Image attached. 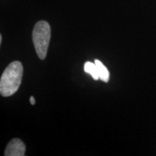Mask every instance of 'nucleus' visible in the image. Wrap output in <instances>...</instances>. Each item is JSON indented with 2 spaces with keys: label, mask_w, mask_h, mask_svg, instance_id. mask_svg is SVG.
Wrapping results in <instances>:
<instances>
[{
  "label": "nucleus",
  "mask_w": 156,
  "mask_h": 156,
  "mask_svg": "<svg viewBox=\"0 0 156 156\" xmlns=\"http://www.w3.org/2000/svg\"><path fill=\"white\" fill-rule=\"evenodd\" d=\"M33 41L39 58L44 60L47 55L51 38V28L47 22L39 21L35 25L33 31Z\"/></svg>",
  "instance_id": "f03ea898"
},
{
  "label": "nucleus",
  "mask_w": 156,
  "mask_h": 156,
  "mask_svg": "<svg viewBox=\"0 0 156 156\" xmlns=\"http://www.w3.org/2000/svg\"><path fill=\"white\" fill-rule=\"evenodd\" d=\"M84 71L92 76L93 80H98L100 79L99 78L98 70V67L95 62L94 63L90 62H85V64H84Z\"/></svg>",
  "instance_id": "39448f33"
},
{
  "label": "nucleus",
  "mask_w": 156,
  "mask_h": 156,
  "mask_svg": "<svg viewBox=\"0 0 156 156\" xmlns=\"http://www.w3.org/2000/svg\"><path fill=\"white\" fill-rule=\"evenodd\" d=\"M23 74L21 62L14 61L7 66L0 80V93L2 96L9 97L17 92L20 86Z\"/></svg>",
  "instance_id": "f257e3e1"
},
{
  "label": "nucleus",
  "mask_w": 156,
  "mask_h": 156,
  "mask_svg": "<svg viewBox=\"0 0 156 156\" xmlns=\"http://www.w3.org/2000/svg\"><path fill=\"white\" fill-rule=\"evenodd\" d=\"M25 153V146L20 139H13L7 145L5 156H23Z\"/></svg>",
  "instance_id": "7ed1b4c3"
},
{
  "label": "nucleus",
  "mask_w": 156,
  "mask_h": 156,
  "mask_svg": "<svg viewBox=\"0 0 156 156\" xmlns=\"http://www.w3.org/2000/svg\"><path fill=\"white\" fill-rule=\"evenodd\" d=\"M2 35H0V44H2Z\"/></svg>",
  "instance_id": "0eeeda50"
},
{
  "label": "nucleus",
  "mask_w": 156,
  "mask_h": 156,
  "mask_svg": "<svg viewBox=\"0 0 156 156\" xmlns=\"http://www.w3.org/2000/svg\"><path fill=\"white\" fill-rule=\"evenodd\" d=\"M30 103L31 105H35V103H36V100H35L34 96H31L30 98Z\"/></svg>",
  "instance_id": "423d86ee"
},
{
  "label": "nucleus",
  "mask_w": 156,
  "mask_h": 156,
  "mask_svg": "<svg viewBox=\"0 0 156 156\" xmlns=\"http://www.w3.org/2000/svg\"><path fill=\"white\" fill-rule=\"evenodd\" d=\"M95 64H96L98 70L99 78H100V80L105 82V83H108L109 80V75H110L108 69H107L106 66L100 60L95 59Z\"/></svg>",
  "instance_id": "20e7f679"
}]
</instances>
